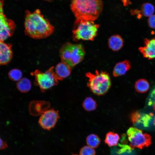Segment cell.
<instances>
[{"instance_id":"obj_1","label":"cell","mask_w":155,"mask_h":155,"mask_svg":"<svg viewBox=\"0 0 155 155\" xmlns=\"http://www.w3.org/2000/svg\"><path fill=\"white\" fill-rule=\"evenodd\" d=\"M24 26L25 34L35 39L46 38L54 31V27L38 9L32 13L26 11Z\"/></svg>"},{"instance_id":"obj_2","label":"cell","mask_w":155,"mask_h":155,"mask_svg":"<svg viewBox=\"0 0 155 155\" xmlns=\"http://www.w3.org/2000/svg\"><path fill=\"white\" fill-rule=\"evenodd\" d=\"M102 0H71L70 8L76 19L94 21L101 12Z\"/></svg>"},{"instance_id":"obj_3","label":"cell","mask_w":155,"mask_h":155,"mask_svg":"<svg viewBox=\"0 0 155 155\" xmlns=\"http://www.w3.org/2000/svg\"><path fill=\"white\" fill-rule=\"evenodd\" d=\"M85 75L88 78L87 86L95 95L100 96L106 94L111 86L110 76L106 71L96 70L94 74L88 72Z\"/></svg>"},{"instance_id":"obj_4","label":"cell","mask_w":155,"mask_h":155,"mask_svg":"<svg viewBox=\"0 0 155 155\" xmlns=\"http://www.w3.org/2000/svg\"><path fill=\"white\" fill-rule=\"evenodd\" d=\"M99 24L94 21L76 19L72 30V38L75 41L83 40H93L96 36Z\"/></svg>"},{"instance_id":"obj_5","label":"cell","mask_w":155,"mask_h":155,"mask_svg":"<svg viewBox=\"0 0 155 155\" xmlns=\"http://www.w3.org/2000/svg\"><path fill=\"white\" fill-rule=\"evenodd\" d=\"M59 55L61 61L66 63L72 68L82 60L85 51L81 44L67 42L60 49Z\"/></svg>"},{"instance_id":"obj_6","label":"cell","mask_w":155,"mask_h":155,"mask_svg":"<svg viewBox=\"0 0 155 155\" xmlns=\"http://www.w3.org/2000/svg\"><path fill=\"white\" fill-rule=\"evenodd\" d=\"M32 75L34 77L35 84L43 92L57 85L59 81L61 80L56 74L53 66L44 72L36 69Z\"/></svg>"},{"instance_id":"obj_7","label":"cell","mask_w":155,"mask_h":155,"mask_svg":"<svg viewBox=\"0 0 155 155\" xmlns=\"http://www.w3.org/2000/svg\"><path fill=\"white\" fill-rule=\"evenodd\" d=\"M127 135L131 149L135 148L142 149L151 144V136L144 133L141 130L134 127H130L127 131Z\"/></svg>"},{"instance_id":"obj_8","label":"cell","mask_w":155,"mask_h":155,"mask_svg":"<svg viewBox=\"0 0 155 155\" xmlns=\"http://www.w3.org/2000/svg\"><path fill=\"white\" fill-rule=\"evenodd\" d=\"M2 3L1 2L0 14V40L1 41H4L11 36L16 27L14 22L7 18L4 14Z\"/></svg>"},{"instance_id":"obj_9","label":"cell","mask_w":155,"mask_h":155,"mask_svg":"<svg viewBox=\"0 0 155 155\" xmlns=\"http://www.w3.org/2000/svg\"><path fill=\"white\" fill-rule=\"evenodd\" d=\"M59 118L57 111L53 108L48 109L41 115L38 123L42 128L49 130L55 127Z\"/></svg>"},{"instance_id":"obj_10","label":"cell","mask_w":155,"mask_h":155,"mask_svg":"<svg viewBox=\"0 0 155 155\" xmlns=\"http://www.w3.org/2000/svg\"><path fill=\"white\" fill-rule=\"evenodd\" d=\"M50 106V103L43 100H33L31 102L29 106V110L30 115L37 116L42 115L48 109Z\"/></svg>"},{"instance_id":"obj_11","label":"cell","mask_w":155,"mask_h":155,"mask_svg":"<svg viewBox=\"0 0 155 155\" xmlns=\"http://www.w3.org/2000/svg\"><path fill=\"white\" fill-rule=\"evenodd\" d=\"M144 43L143 46L138 48L139 51L143 57L149 60L155 58V38H145Z\"/></svg>"},{"instance_id":"obj_12","label":"cell","mask_w":155,"mask_h":155,"mask_svg":"<svg viewBox=\"0 0 155 155\" xmlns=\"http://www.w3.org/2000/svg\"><path fill=\"white\" fill-rule=\"evenodd\" d=\"M12 45L0 41V64L6 65L11 61L13 56L11 50Z\"/></svg>"},{"instance_id":"obj_13","label":"cell","mask_w":155,"mask_h":155,"mask_svg":"<svg viewBox=\"0 0 155 155\" xmlns=\"http://www.w3.org/2000/svg\"><path fill=\"white\" fill-rule=\"evenodd\" d=\"M131 68L129 61L125 59L117 63L113 69V74L114 76L118 77L124 75Z\"/></svg>"},{"instance_id":"obj_14","label":"cell","mask_w":155,"mask_h":155,"mask_svg":"<svg viewBox=\"0 0 155 155\" xmlns=\"http://www.w3.org/2000/svg\"><path fill=\"white\" fill-rule=\"evenodd\" d=\"M71 68L68 64L61 61L56 65L55 71L58 77L62 80L69 75L71 72Z\"/></svg>"},{"instance_id":"obj_15","label":"cell","mask_w":155,"mask_h":155,"mask_svg":"<svg viewBox=\"0 0 155 155\" xmlns=\"http://www.w3.org/2000/svg\"><path fill=\"white\" fill-rule=\"evenodd\" d=\"M123 38L118 34L113 35L108 39V46L114 51H118L121 49L123 45Z\"/></svg>"},{"instance_id":"obj_16","label":"cell","mask_w":155,"mask_h":155,"mask_svg":"<svg viewBox=\"0 0 155 155\" xmlns=\"http://www.w3.org/2000/svg\"><path fill=\"white\" fill-rule=\"evenodd\" d=\"M152 115L148 114L141 115L138 112H135L131 115V119L133 123H141L145 127H148L151 119Z\"/></svg>"},{"instance_id":"obj_17","label":"cell","mask_w":155,"mask_h":155,"mask_svg":"<svg viewBox=\"0 0 155 155\" xmlns=\"http://www.w3.org/2000/svg\"><path fill=\"white\" fill-rule=\"evenodd\" d=\"M16 87L19 91L22 93H26L31 89V84L30 81L28 79L22 78L18 81Z\"/></svg>"},{"instance_id":"obj_18","label":"cell","mask_w":155,"mask_h":155,"mask_svg":"<svg viewBox=\"0 0 155 155\" xmlns=\"http://www.w3.org/2000/svg\"><path fill=\"white\" fill-rule=\"evenodd\" d=\"M135 87L136 90L138 92L143 93L148 90L150 86L147 81L144 79H140L136 82Z\"/></svg>"},{"instance_id":"obj_19","label":"cell","mask_w":155,"mask_h":155,"mask_svg":"<svg viewBox=\"0 0 155 155\" xmlns=\"http://www.w3.org/2000/svg\"><path fill=\"white\" fill-rule=\"evenodd\" d=\"M119 139L118 135L110 132L107 133L105 142L110 147L116 146Z\"/></svg>"},{"instance_id":"obj_20","label":"cell","mask_w":155,"mask_h":155,"mask_svg":"<svg viewBox=\"0 0 155 155\" xmlns=\"http://www.w3.org/2000/svg\"><path fill=\"white\" fill-rule=\"evenodd\" d=\"M82 106L84 108L88 111L95 110L97 108L96 102L90 97H86L83 102Z\"/></svg>"},{"instance_id":"obj_21","label":"cell","mask_w":155,"mask_h":155,"mask_svg":"<svg viewBox=\"0 0 155 155\" xmlns=\"http://www.w3.org/2000/svg\"><path fill=\"white\" fill-rule=\"evenodd\" d=\"M154 10V7L152 4L146 3L142 5L140 11L143 16L149 17L153 15Z\"/></svg>"},{"instance_id":"obj_22","label":"cell","mask_w":155,"mask_h":155,"mask_svg":"<svg viewBox=\"0 0 155 155\" xmlns=\"http://www.w3.org/2000/svg\"><path fill=\"white\" fill-rule=\"evenodd\" d=\"M86 142L88 146L92 148H95L99 145L100 140L97 135L92 134L87 136L86 139Z\"/></svg>"},{"instance_id":"obj_23","label":"cell","mask_w":155,"mask_h":155,"mask_svg":"<svg viewBox=\"0 0 155 155\" xmlns=\"http://www.w3.org/2000/svg\"><path fill=\"white\" fill-rule=\"evenodd\" d=\"M22 72L19 69H14L11 70L8 73L9 78L11 80L18 81L22 78Z\"/></svg>"},{"instance_id":"obj_24","label":"cell","mask_w":155,"mask_h":155,"mask_svg":"<svg viewBox=\"0 0 155 155\" xmlns=\"http://www.w3.org/2000/svg\"><path fill=\"white\" fill-rule=\"evenodd\" d=\"M80 155H95V151L93 148L88 146H85L80 149Z\"/></svg>"},{"instance_id":"obj_25","label":"cell","mask_w":155,"mask_h":155,"mask_svg":"<svg viewBox=\"0 0 155 155\" xmlns=\"http://www.w3.org/2000/svg\"><path fill=\"white\" fill-rule=\"evenodd\" d=\"M148 24L150 28L155 29V15H153L149 17Z\"/></svg>"},{"instance_id":"obj_26","label":"cell","mask_w":155,"mask_h":155,"mask_svg":"<svg viewBox=\"0 0 155 155\" xmlns=\"http://www.w3.org/2000/svg\"><path fill=\"white\" fill-rule=\"evenodd\" d=\"M148 103L149 105L155 104V88L151 92Z\"/></svg>"},{"instance_id":"obj_27","label":"cell","mask_w":155,"mask_h":155,"mask_svg":"<svg viewBox=\"0 0 155 155\" xmlns=\"http://www.w3.org/2000/svg\"><path fill=\"white\" fill-rule=\"evenodd\" d=\"M130 12L132 15H136L138 18H140L142 16L140 11L137 9L131 10Z\"/></svg>"},{"instance_id":"obj_28","label":"cell","mask_w":155,"mask_h":155,"mask_svg":"<svg viewBox=\"0 0 155 155\" xmlns=\"http://www.w3.org/2000/svg\"><path fill=\"white\" fill-rule=\"evenodd\" d=\"M0 149H4L8 147L6 143L4 142L1 139H0Z\"/></svg>"},{"instance_id":"obj_29","label":"cell","mask_w":155,"mask_h":155,"mask_svg":"<svg viewBox=\"0 0 155 155\" xmlns=\"http://www.w3.org/2000/svg\"><path fill=\"white\" fill-rule=\"evenodd\" d=\"M125 6H126L131 3V2L129 0H121Z\"/></svg>"},{"instance_id":"obj_30","label":"cell","mask_w":155,"mask_h":155,"mask_svg":"<svg viewBox=\"0 0 155 155\" xmlns=\"http://www.w3.org/2000/svg\"><path fill=\"white\" fill-rule=\"evenodd\" d=\"M153 106H154V110L155 111V104H154V105H153ZM154 124H155V121H154Z\"/></svg>"},{"instance_id":"obj_31","label":"cell","mask_w":155,"mask_h":155,"mask_svg":"<svg viewBox=\"0 0 155 155\" xmlns=\"http://www.w3.org/2000/svg\"></svg>"}]
</instances>
